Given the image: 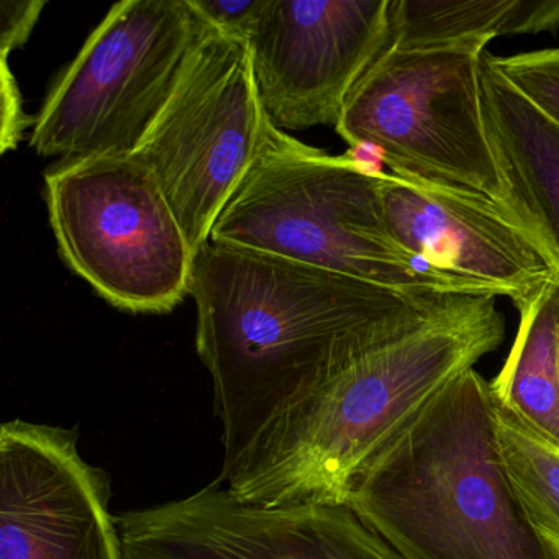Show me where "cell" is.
I'll use <instances>...</instances> for the list:
<instances>
[{
    "label": "cell",
    "mask_w": 559,
    "mask_h": 559,
    "mask_svg": "<svg viewBox=\"0 0 559 559\" xmlns=\"http://www.w3.org/2000/svg\"><path fill=\"white\" fill-rule=\"evenodd\" d=\"M191 296L224 471L353 359L471 297L404 293L211 240L195 253Z\"/></svg>",
    "instance_id": "6da1fadb"
},
{
    "label": "cell",
    "mask_w": 559,
    "mask_h": 559,
    "mask_svg": "<svg viewBox=\"0 0 559 559\" xmlns=\"http://www.w3.org/2000/svg\"><path fill=\"white\" fill-rule=\"evenodd\" d=\"M496 296H471L353 359L222 473L243 502L346 503L356 477L461 374L496 352Z\"/></svg>",
    "instance_id": "7a4b0ae2"
},
{
    "label": "cell",
    "mask_w": 559,
    "mask_h": 559,
    "mask_svg": "<svg viewBox=\"0 0 559 559\" xmlns=\"http://www.w3.org/2000/svg\"><path fill=\"white\" fill-rule=\"evenodd\" d=\"M346 503L402 559H555L523 515L476 369L356 477Z\"/></svg>",
    "instance_id": "3957f363"
},
{
    "label": "cell",
    "mask_w": 559,
    "mask_h": 559,
    "mask_svg": "<svg viewBox=\"0 0 559 559\" xmlns=\"http://www.w3.org/2000/svg\"><path fill=\"white\" fill-rule=\"evenodd\" d=\"M381 169L329 155L267 122L253 165L215 222L214 243L323 267L404 293L497 296L431 266L389 234Z\"/></svg>",
    "instance_id": "277c9868"
},
{
    "label": "cell",
    "mask_w": 559,
    "mask_h": 559,
    "mask_svg": "<svg viewBox=\"0 0 559 559\" xmlns=\"http://www.w3.org/2000/svg\"><path fill=\"white\" fill-rule=\"evenodd\" d=\"M489 44L385 45L346 99L335 132L408 181L499 201L502 176L487 135L480 60Z\"/></svg>",
    "instance_id": "5b68a950"
},
{
    "label": "cell",
    "mask_w": 559,
    "mask_h": 559,
    "mask_svg": "<svg viewBox=\"0 0 559 559\" xmlns=\"http://www.w3.org/2000/svg\"><path fill=\"white\" fill-rule=\"evenodd\" d=\"M207 22L191 0H123L61 71L34 119L47 158L132 156L158 119Z\"/></svg>",
    "instance_id": "8992f818"
},
{
    "label": "cell",
    "mask_w": 559,
    "mask_h": 559,
    "mask_svg": "<svg viewBox=\"0 0 559 559\" xmlns=\"http://www.w3.org/2000/svg\"><path fill=\"white\" fill-rule=\"evenodd\" d=\"M45 199L64 263L117 309L165 313L191 296L195 250L139 159L58 162L45 175Z\"/></svg>",
    "instance_id": "52a82bcc"
},
{
    "label": "cell",
    "mask_w": 559,
    "mask_h": 559,
    "mask_svg": "<svg viewBox=\"0 0 559 559\" xmlns=\"http://www.w3.org/2000/svg\"><path fill=\"white\" fill-rule=\"evenodd\" d=\"M267 122L247 40L207 22L132 155L158 179L195 253L253 165Z\"/></svg>",
    "instance_id": "ba28073f"
},
{
    "label": "cell",
    "mask_w": 559,
    "mask_h": 559,
    "mask_svg": "<svg viewBox=\"0 0 559 559\" xmlns=\"http://www.w3.org/2000/svg\"><path fill=\"white\" fill-rule=\"evenodd\" d=\"M117 525L126 559H402L348 503L260 506L222 479Z\"/></svg>",
    "instance_id": "9c48e42d"
},
{
    "label": "cell",
    "mask_w": 559,
    "mask_h": 559,
    "mask_svg": "<svg viewBox=\"0 0 559 559\" xmlns=\"http://www.w3.org/2000/svg\"><path fill=\"white\" fill-rule=\"evenodd\" d=\"M389 25L391 0H264L245 40L271 122L293 132L335 127Z\"/></svg>",
    "instance_id": "30bf717a"
},
{
    "label": "cell",
    "mask_w": 559,
    "mask_h": 559,
    "mask_svg": "<svg viewBox=\"0 0 559 559\" xmlns=\"http://www.w3.org/2000/svg\"><path fill=\"white\" fill-rule=\"evenodd\" d=\"M110 483L78 431L12 420L0 428V559H126Z\"/></svg>",
    "instance_id": "8fae6325"
},
{
    "label": "cell",
    "mask_w": 559,
    "mask_h": 559,
    "mask_svg": "<svg viewBox=\"0 0 559 559\" xmlns=\"http://www.w3.org/2000/svg\"><path fill=\"white\" fill-rule=\"evenodd\" d=\"M379 192L389 234L404 250L486 284L497 296L509 297L516 310L556 280L532 241L486 195L384 171Z\"/></svg>",
    "instance_id": "7c38bea8"
},
{
    "label": "cell",
    "mask_w": 559,
    "mask_h": 559,
    "mask_svg": "<svg viewBox=\"0 0 559 559\" xmlns=\"http://www.w3.org/2000/svg\"><path fill=\"white\" fill-rule=\"evenodd\" d=\"M480 96L503 182L493 204L532 241L559 283V126L509 83L487 51Z\"/></svg>",
    "instance_id": "4fadbf2b"
},
{
    "label": "cell",
    "mask_w": 559,
    "mask_h": 559,
    "mask_svg": "<svg viewBox=\"0 0 559 559\" xmlns=\"http://www.w3.org/2000/svg\"><path fill=\"white\" fill-rule=\"evenodd\" d=\"M519 312V332L490 389L500 405L559 448L558 280Z\"/></svg>",
    "instance_id": "5bb4252c"
},
{
    "label": "cell",
    "mask_w": 559,
    "mask_h": 559,
    "mask_svg": "<svg viewBox=\"0 0 559 559\" xmlns=\"http://www.w3.org/2000/svg\"><path fill=\"white\" fill-rule=\"evenodd\" d=\"M558 28L559 0H391L388 45L490 44Z\"/></svg>",
    "instance_id": "9a60e30c"
},
{
    "label": "cell",
    "mask_w": 559,
    "mask_h": 559,
    "mask_svg": "<svg viewBox=\"0 0 559 559\" xmlns=\"http://www.w3.org/2000/svg\"><path fill=\"white\" fill-rule=\"evenodd\" d=\"M493 404L503 464L523 515L549 555L559 559V448L496 399Z\"/></svg>",
    "instance_id": "2e32d148"
},
{
    "label": "cell",
    "mask_w": 559,
    "mask_h": 559,
    "mask_svg": "<svg viewBox=\"0 0 559 559\" xmlns=\"http://www.w3.org/2000/svg\"><path fill=\"white\" fill-rule=\"evenodd\" d=\"M492 63L539 112L559 126V48L492 57Z\"/></svg>",
    "instance_id": "e0dca14e"
},
{
    "label": "cell",
    "mask_w": 559,
    "mask_h": 559,
    "mask_svg": "<svg viewBox=\"0 0 559 559\" xmlns=\"http://www.w3.org/2000/svg\"><path fill=\"white\" fill-rule=\"evenodd\" d=\"M195 11L214 27L247 37L264 0H191Z\"/></svg>",
    "instance_id": "ac0fdd59"
},
{
    "label": "cell",
    "mask_w": 559,
    "mask_h": 559,
    "mask_svg": "<svg viewBox=\"0 0 559 559\" xmlns=\"http://www.w3.org/2000/svg\"><path fill=\"white\" fill-rule=\"evenodd\" d=\"M45 5L47 2L44 0H28V2L4 0L0 4V9H2V34H0L2 58H8L12 51L27 44Z\"/></svg>",
    "instance_id": "d6986e66"
},
{
    "label": "cell",
    "mask_w": 559,
    "mask_h": 559,
    "mask_svg": "<svg viewBox=\"0 0 559 559\" xmlns=\"http://www.w3.org/2000/svg\"><path fill=\"white\" fill-rule=\"evenodd\" d=\"M22 106L21 91L14 74L9 70V61L2 60V152L15 150L24 140L25 130L31 126Z\"/></svg>",
    "instance_id": "ffe728a7"
}]
</instances>
